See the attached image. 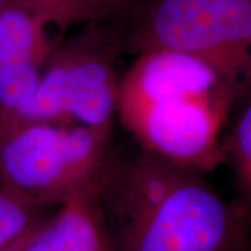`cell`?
I'll return each instance as SVG.
<instances>
[{
  "label": "cell",
  "instance_id": "cell-1",
  "mask_svg": "<svg viewBox=\"0 0 251 251\" xmlns=\"http://www.w3.org/2000/svg\"><path fill=\"white\" fill-rule=\"evenodd\" d=\"M115 251H251V211L201 179L141 151L97 177Z\"/></svg>",
  "mask_w": 251,
  "mask_h": 251
},
{
  "label": "cell",
  "instance_id": "cell-9",
  "mask_svg": "<svg viewBox=\"0 0 251 251\" xmlns=\"http://www.w3.org/2000/svg\"><path fill=\"white\" fill-rule=\"evenodd\" d=\"M64 28L99 21L128 0H36Z\"/></svg>",
  "mask_w": 251,
  "mask_h": 251
},
{
  "label": "cell",
  "instance_id": "cell-2",
  "mask_svg": "<svg viewBox=\"0 0 251 251\" xmlns=\"http://www.w3.org/2000/svg\"><path fill=\"white\" fill-rule=\"evenodd\" d=\"M234 106L230 85L208 63L156 49L122 74L116 116L144 152L198 172L224 159Z\"/></svg>",
  "mask_w": 251,
  "mask_h": 251
},
{
  "label": "cell",
  "instance_id": "cell-10",
  "mask_svg": "<svg viewBox=\"0 0 251 251\" xmlns=\"http://www.w3.org/2000/svg\"><path fill=\"white\" fill-rule=\"evenodd\" d=\"M36 206L7 191H0V251L18 243L39 222L35 221Z\"/></svg>",
  "mask_w": 251,
  "mask_h": 251
},
{
  "label": "cell",
  "instance_id": "cell-4",
  "mask_svg": "<svg viewBox=\"0 0 251 251\" xmlns=\"http://www.w3.org/2000/svg\"><path fill=\"white\" fill-rule=\"evenodd\" d=\"M122 46L103 21L63 41L46 63L31 99L11 122H57L112 131Z\"/></svg>",
  "mask_w": 251,
  "mask_h": 251
},
{
  "label": "cell",
  "instance_id": "cell-3",
  "mask_svg": "<svg viewBox=\"0 0 251 251\" xmlns=\"http://www.w3.org/2000/svg\"><path fill=\"white\" fill-rule=\"evenodd\" d=\"M102 21L123 50H173L208 63L236 105L251 90V0H128Z\"/></svg>",
  "mask_w": 251,
  "mask_h": 251
},
{
  "label": "cell",
  "instance_id": "cell-11",
  "mask_svg": "<svg viewBox=\"0 0 251 251\" xmlns=\"http://www.w3.org/2000/svg\"><path fill=\"white\" fill-rule=\"evenodd\" d=\"M20 1H24V0H0V10L6 9L11 4H16V3H20Z\"/></svg>",
  "mask_w": 251,
  "mask_h": 251
},
{
  "label": "cell",
  "instance_id": "cell-6",
  "mask_svg": "<svg viewBox=\"0 0 251 251\" xmlns=\"http://www.w3.org/2000/svg\"><path fill=\"white\" fill-rule=\"evenodd\" d=\"M64 32L36 0L0 10V108L10 117L31 99Z\"/></svg>",
  "mask_w": 251,
  "mask_h": 251
},
{
  "label": "cell",
  "instance_id": "cell-5",
  "mask_svg": "<svg viewBox=\"0 0 251 251\" xmlns=\"http://www.w3.org/2000/svg\"><path fill=\"white\" fill-rule=\"evenodd\" d=\"M11 123L0 144L7 193L36 208L59 205L97 180L112 131L57 122Z\"/></svg>",
  "mask_w": 251,
  "mask_h": 251
},
{
  "label": "cell",
  "instance_id": "cell-7",
  "mask_svg": "<svg viewBox=\"0 0 251 251\" xmlns=\"http://www.w3.org/2000/svg\"><path fill=\"white\" fill-rule=\"evenodd\" d=\"M20 251H115L97 180L66 198L50 219L36 225Z\"/></svg>",
  "mask_w": 251,
  "mask_h": 251
},
{
  "label": "cell",
  "instance_id": "cell-12",
  "mask_svg": "<svg viewBox=\"0 0 251 251\" xmlns=\"http://www.w3.org/2000/svg\"><path fill=\"white\" fill-rule=\"evenodd\" d=\"M28 233H29V232H28ZM27 234H25V236H27ZM25 236H24V237H25ZM24 237H23V239H24ZM23 239H21V240H20L18 243H16L14 246H11L10 249H7V250H4V251H20V246H21V242H23Z\"/></svg>",
  "mask_w": 251,
  "mask_h": 251
},
{
  "label": "cell",
  "instance_id": "cell-8",
  "mask_svg": "<svg viewBox=\"0 0 251 251\" xmlns=\"http://www.w3.org/2000/svg\"><path fill=\"white\" fill-rule=\"evenodd\" d=\"M233 125L226 137L225 151L230 153L242 190V202L251 211V90L233 110Z\"/></svg>",
  "mask_w": 251,
  "mask_h": 251
}]
</instances>
